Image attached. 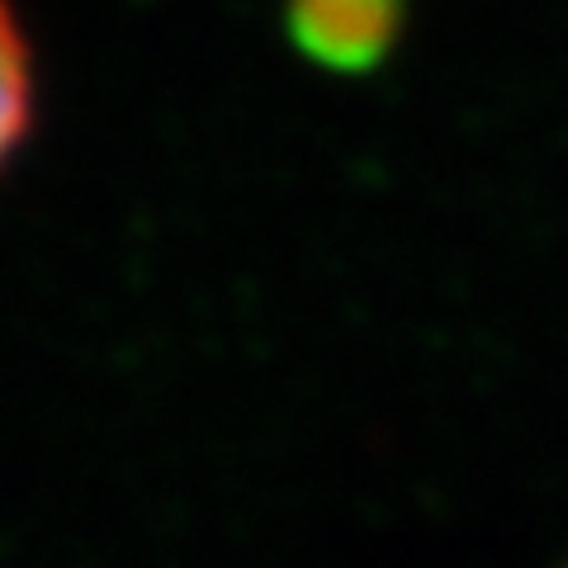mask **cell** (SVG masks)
Masks as SVG:
<instances>
[{
    "label": "cell",
    "instance_id": "7a4b0ae2",
    "mask_svg": "<svg viewBox=\"0 0 568 568\" xmlns=\"http://www.w3.org/2000/svg\"><path fill=\"white\" fill-rule=\"evenodd\" d=\"M33 119V58L14 10L0 0V166L14 156Z\"/></svg>",
    "mask_w": 568,
    "mask_h": 568
},
{
    "label": "cell",
    "instance_id": "6da1fadb",
    "mask_svg": "<svg viewBox=\"0 0 568 568\" xmlns=\"http://www.w3.org/2000/svg\"><path fill=\"white\" fill-rule=\"evenodd\" d=\"M403 0H290V33L313 62L365 71L394 48Z\"/></svg>",
    "mask_w": 568,
    "mask_h": 568
}]
</instances>
